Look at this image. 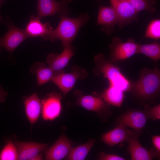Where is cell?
Returning a JSON list of instances; mask_svg holds the SVG:
<instances>
[{
  "label": "cell",
  "instance_id": "obj_15",
  "mask_svg": "<svg viewBox=\"0 0 160 160\" xmlns=\"http://www.w3.org/2000/svg\"><path fill=\"white\" fill-rule=\"evenodd\" d=\"M72 145L71 141L65 135H62L53 145L45 150L44 158L47 160H60L64 159Z\"/></svg>",
  "mask_w": 160,
  "mask_h": 160
},
{
  "label": "cell",
  "instance_id": "obj_26",
  "mask_svg": "<svg viewBox=\"0 0 160 160\" xmlns=\"http://www.w3.org/2000/svg\"><path fill=\"white\" fill-rule=\"evenodd\" d=\"M143 38H149L155 40L160 39V20H152L148 25Z\"/></svg>",
  "mask_w": 160,
  "mask_h": 160
},
{
  "label": "cell",
  "instance_id": "obj_10",
  "mask_svg": "<svg viewBox=\"0 0 160 160\" xmlns=\"http://www.w3.org/2000/svg\"><path fill=\"white\" fill-rule=\"evenodd\" d=\"M117 15L120 29L138 20V13L128 0H110Z\"/></svg>",
  "mask_w": 160,
  "mask_h": 160
},
{
  "label": "cell",
  "instance_id": "obj_23",
  "mask_svg": "<svg viewBox=\"0 0 160 160\" xmlns=\"http://www.w3.org/2000/svg\"><path fill=\"white\" fill-rule=\"evenodd\" d=\"M143 54L156 62L160 59V44L157 42L138 45L137 54Z\"/></svg>",
  "mask_w": 160,
  "mask_h": 160
},
{
  "label": "cell",
  "instance_id": "obj_13",
  "mask_svg": "<svg viewBox=\"0 0 160 160\" xmlns=\"http://www.w3.org/2000/svg\"><path fill=\"white\" fill-rule=\"evenodd\" d=\"M118 22L117 15L112 7L100 6L97 25L101 26V31L107 35L111 34Z\"/></svg>",
  "mask_w": 160,
  "mask_h": 160
},
{
  "label": "cell",
  "instance_id": "obj_32",
  "mask_svg": "<svg viewBox=\"0 0 160 160\" xmlns=\"http://www.w3.org/2000/svg\"><path fill=\"white\" fill-rule=\"evenodd\" d=\"M5 0H0V23L1 24H3L4 21L0 13V9L2 4L4 3Z\"/></svg>",
  "mask_w": 160,
  "mask_h": 160
},
{
  "label": "cell",
  "instance_id": "obj_14",
  "mask_svg": "<svg viewBox=\"0 0 160 160\" xmlns=\"http://www.w3.org/2000/svg\"><path fill=\"white\" fill-rule=\"evenodd\" d=\"M13 143L17 148L19 160H32L39 153L45 151L49 144L32 141H15Z\"/></svg>",
  "mask_w": 160,
  "mask_h": 160
},
{
  "label": "cell",
  "instance_id": "obj_18",
  "mask_svg": "<svg viewBox=\"0 0 160 160\" xmlns=\"http://www.w3.org/2000/svg\"><path fill=\"white\" fill-rule=\"evenodd\" d=\"M37 17L31 16L25 29L29 37H41L47 40L53 30L48 22L42 23Z\"/></svg>",
  "mask_w": 160,
  "mask_h": 160
},
{
  "label": "cell",
  "instance_id": "obj_7",
  "mask_svg": "<svg viewBox=\"0 0 160 160\" xmlns=\"http://www.w3.org/2000/svg\"><path fill=\"white\" fill-rule=\"evenodd\" d=\"M6 17V24L8 30L0 38V47L5 49L11 54L23 41L29 38L25 29L19 28Z\"/></svg>",
  "mask_w": 160,
  "mask_h": 160
},
{
  "label": "cell",
  "instance_id": "obj_11",
  "mask_svg": "<svg viewBox=\"0 0 160 160\" xmlns=\"http://www.w3.org/2000/svg\"><path fill=\"white\" fill-rule=\"evenodd\" d=\"M67 3L62 0H37V17L39 19L58 14L60 18L67 16L70 12Z\"/></svg>",
  "mask_w": 160,
  "mask_h": 160
},
{
  "label": "cell",
  "instance_id": "obj_19",
  "mask_svg": "<svg viewBox=\"0 0 160 160\" xmlns=\"http://www.w3.org/2000/svg\"><path fill=\"white\" fill-rule=\"evenodd\" d=\"M26 117L32 126L38 120L41 111V100L36 93L23 98Z\"/></svg>",
  "mask_w": 160,
  "mask_h": 160
},
{
  "label": "cell",
  "instance_id": "obj_24",
  "mask_svg": "<svg viewBox=\"0 0 160 160\" xmlns=\"http://www.w3.org/2000/svg\"><path fill=\"white\" fill-rule=\"evenodd\" d=\"M18 160L17 148L13 142L7 141L0 151V160Z\"/></svg>",
  "mask_w": 160,
  "mask_h": 160
},
{
  "label": "cell",
  "instance_id": "obj_22",
  "mask_svg": "<svg viewBox=\"0 0 160 160\" xmlns=\"http://www.w3.org/2000/svg\"><path fill=\"white\" fill-rule=\"evenodd\" d=\"M95 142V139H90L84 144L75 147H72L64 159L68 160L84 159Z\"/></svg>",
  "mask_w": 160,
  "mask_h": 160
},
{
  "label": "cell",
  "instance_id": "obj_9",
  "mask_svg": "<svg viewBox=\"0 0 160 160\" xmlns=\"http://www.w3.org/2000/svg\"><path fill=\"white\" fill-rule=\"evenodd\" d=\"M142 131L133 130L132 135L128 142L127 149L130 154L132 160H151L153 158L160 159V156L156 152L155 148H151L148 150L140 144L139 137Z\"/></svg>",
  "mask_w": 160,
  "mask_h": 160
},
{
  "label": "cell",
  "instance_id": "obj_27",
  "mask_svg": "<svg viewBox=\"0 0 160 160\" xmlns=\"http://www.w3.org/2000/svg\"><path fill=\"white\" fill-rule=\"evenodd\" d=\"M144 105V110L147 115L148 119L153 121L160 119V104H158L153 106H151L148 104Z\"/></svg>",
  "mask_w": 160,
  "mask_h": 160
},
{
  "label": "cell",
  "instance_id": "obj_25",
  "mask_svg": "<svg viewBox=\"0 0 160 160\" xmlns=\"http://www.w3.org/2000/svg\"><path fill=\"white\" fill-rule=\"evenodd\" d=\"M133 6L136 11L145 10L151 14L154 13L156 8L154 5L157 3L156 0H128Z\"/></svg>",
  "mask_w": 160,
  "mask_h": 160
},
{
  "label": "cell",
  "instance_id": "obj_16",
  "mask_svg": "<svg viewBox=\"0 0 160 160\" xmlns=\"http://www.w3.org/2000/svg\"><path fill=\"white\" fill-rule=\"evenodd\" d=\"M74 54L73 49L71 46L64 48L60 54H49L47 57L46 62L56 74L64 71L63 68L68 65Z\"/></svg>",
  "mask_w": 160,
  "mask_h": 160
},
{
  "label": "cell",
  "instance_id": "obj_8",
  "mask_svg": "<svg viewBox=\"0 0 160 160\" xmlns=\"http://www.w3.org/2000/svg\"><path fill=\"white\" fill-rule=\"evenodd\" d=\"M148 119L144 110L128 109L115 118L114 124L115 127L121 125L134 130L142 131Z\"/></svg>",
  "mask_w": 160,
  "mask_h": 160
},
{
  "label": "cell",
  "instance_id": "obj_20",
  "mask_svg": "<svg viewBox=\"0 0 160 160\" xmlns=\"http://www.w3.org/2000/svg\"><path fill=\"white\" fill-rule=\"evenodd\" d=\"M109 85L101 92H95L93 95L102 98L110 105L121 106L125 97L124 92L115 86Z\"/></svg>",
  "mask_w": 160,
  "mask_h": 160
},
{
  "label": "cell",
  "instance_id": "obj_12",
  "mask_svg": "<svg viewBox=\"0 0 160 160\" xmlns=\"http://www.w3.org/2000/svg\"><path fill=\"white\" fill-rule=\"evenodd\" d=\"M61 94L52 92L41 100L42 117L45 121H52L60 115L62 109Z\"/></svg>",
  "mask_w": 160,
  "mask_h": 160
},
{
  "label": "cell",
  "instance_id": "obj_21",
  "mask_svg": "<svg viewBox=\"0 0 160 160\" xmlns=\"http://www.w3.org/2000/svg\"><path fill=\"white\" fill-rule=\"evenodd\" d=\"M30 71L36 75L38 86L51 81L55 75L54 72L49 67H47L44 63L39 62L34 63L31 67Z\"/></svg>",
  "mask_w": 160,
  "mask_h": 160
},
{
  "label": "cell",
  "instance_id": "obj_17",
  "mask_svg": "<svg viewBox=\"0 0 160 160\" xmlns=\"http://www.w3.org/2000/svg\"><path fill=\"white\" fill-rule=\"evenodd\" d=\"M132 135V131L124 126L119 125L103 134L101 140L107 145L112 147L124 141L128 143Z\"/></svg>",
  "mask_w": 160,
  "mask_h": 160
},
{
  "label": "cell",
  "instance_id": "obj_33",
  "mask_svg": "<svg viewBox=\"0 0 160 160\" xmlns=\"http://www.w3.org/2000/svg\"><path fill=\"white\" fill-rule=\"evenodd\" d=\"M64 1H65L67 3H69L72 1V0H62Z\"/></svg>",
  "mask_w": 160,
  "mask_h": 160
},
{
  "label": "cell",
  "instance_id": "obj_5",
  "mask_svg": "<svg viewBox=\"0 0 160 160\" xmlns=\"http://www.w3.org/2000/svg\"><path fill=\"white\" fill-rule=\"evenodd\" d=\"M71 70V73H65L64 71L55 74L51 80L59 88L64 97L73 88L78 80H83L88 76L84 69L77 65H73Z\"/></svg>",
  "mask_w": 160,
  "mask_h": 160
},
{
  "label": "cell",
  "instance_id": "obj_30",
  "mask_svg": "<svg viewBox=\"0 0 160 160\" xmlns=\"http://www.w3.org/2000/svg\"><path fill=\"white\" fill-rule=\"evenodd\" d=\"M8 94V92L5 90L1 85H0V103L6 101Z\"/></svg>",
  "mask_w": 160,
  "mask_h": 160
},
{
  "label": "cell",
  "instance_id": "obj_4",
  "mask_svg": "<svg viewBox=\"0 0 160 160\" xmlns=\"http://www.w3.org/2000/svg\"><path fill=\"white\" fill-rule=\"evenodd\" d=\"M73 95L76 99L75 105L96 113L102 122L107 121L113 115L110 105L100 97L94 95H84L80 90L75 91Z\"/></svg>",
  "mask_w": 160,
  "mask_h": 160
},
{
  "label": "cell",
  "instance_id": "obj_6",
  "mask_svg": "<svg viewBox=\"0 0 160 160\" xmlns=\"http://www.w3.org/2000/svg\"><path fill=\"white\" fill-rule=\"evenodd\" d=\"M138 45L133 39H128L127 41L122 42L120 38L113 37L109 45L111 50L109 59L114 64L127 59L137 54Z\"/></svg>",
  "mask_w": 160,
  "mask_h": 160
},
{
  "label": "cell",
  "instance_id": "obj_3",
  "mask_svg": "<svg viewBox=\"0 0 160 160\" xmlns=\"http://www.w3.org/2000/svg\"><path fill=\"white\" fill-rule=\"evenodd\" d=\"M94 62L95 66L93 72L95 75H102L108 79L109 84L118 87L124 92H129L131 80L109 59L106 58L103 54L99 53L94 56Z\"/></svg>",
  "mask_w": 160,
  "mask_h": 160
},
{
  "label": "cell",
  "instance_id": "obj_34",
  "mask_svg": "<svg viewBox=\"0 0 160 160\" xmlns=\"http://www.w3.org/2000/svg\"><path fill=\"white\" fill-rule=\"evenodd\" d=\"M96 1H101V0H95Z\"/></svg>",
  "mask_w": 160,
  "mask_h": 160
},
{
  "label": "cell",
  "instance_id": "obj_2",
  "mask_svg": "<svg viewBox=\"0 0 160 160\" xmlns=\"http://www.w3.org/2000/svg\"><path fill=\"white\" fill-rule=\"evenodd\" d=\"M57 27L52 30L47 40L52 42L60 40L63 48L71 46V43L77 36L80 28L89 19L87 13L80 14L77 17L72 18L65 16L61 17Z\"/></svg>",
  "mask_w": 160,
  "mask_h": 160
},
{
  "label": "cell",
  "instance_id": "obj_29",
  "mask_svg": "<svg viewBox=\"0 0 160 160\" xmlns=\"http://www.w3.org/2000/svg\"><path fill=\"white\" fill-rule=\"evenodd\" d=\"M152 141L156 152L160 156V136H152Z\"/></svg>",
  "mask_w": 160,
  "mask_h": 160
},
{
  "label": "cell",
  "instance_id": "obj_28",
  "mask_svg": "<svg viewBox=\"0 0 160 160\" xmlns=\"http://www.w3.org/2000/svg\"><path fill=\"white\" fill-rule=\"evenodd\" d=\"M98 159L100 160H125L126 159L119 155L106 153L102 152L98 155Z\"/></svg>",
  "mask_w": 160,
  "mask_h": 160
},
{
  "label": "cell",
  "instance_id": "obj_31",
  "mask_svg": "<svg viewBox=\"0 0 160 160\" xmlns=\"http://www.w3.org/2000/svg\"><path fill=\"white\" fill-rule=\"evenodd\" d=\"M43 159V154L42 152L39 153L33 158L32 160H41Z\"/></svg>",
  "mask_w": 160,
  "mask_h": 160
},
{
  "label": "cell",
  "instance_id": "obj_1",
  "mask_svg": "<svg viewBox=\"0 0 160 160\" xmlns=\"http://www.w3.org/2000/svg\"><path fill=\"white\" fill-rule=\"evenodd\" d=\"M160 91V71L157 68H142L138 79L131 80L129 92L139 105L154 103L159 97Z\"/></svg>",
  "mask_w": 160,
  "mask_h": 160
}]
</instances>
